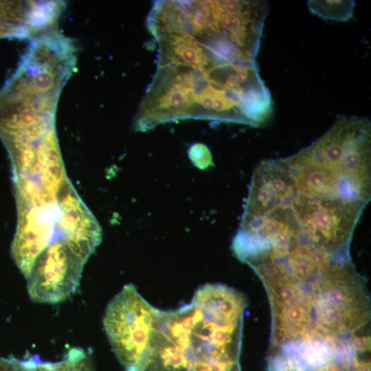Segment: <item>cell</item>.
<instances>
[{
	"instance_id": "1",
	"label": "cell",
	"mask_w": 371,
	"mask_h": 371,
	"mask_svg": "<svg viewBox=\"0 0 371 371\" xmlns=\"http://www.w3.org/2000/svg\"><path fill=\"white\" fill-rule=\"evenodd\" d=\"M246 306L240 291L206 284L190 303L159 310L144 371H241Z\"/></svg>"
},
{
	"instance_id": "6",
	"label": "cell",
	"mask_w": 371,
	"mask_h": 371,
	"mask_svg": "<svg viewBox=\"0 0 371 371\" xmlns=\"http://www.w3.org/2000/svg\"><path fill=\"white\" fill-rule=\"evenodd\" d=\"M159 310L148 303L132 284H126L108 304L104 328L126 371H144Z\"/></svg>"
},
{
	"instance_id": "9",
	"label": "cell",
	"mask_w": 371,
	"mask_h": 371,
	"mask_svg": "<svg viewBox=\"0 0 371 371\" xmlns=\"http://www.w3.org/2000/svg\"><path fill=\"white\" fill-rule=\"evenodd\" d=\"M56 201L58 235L85 264L100 243V227L69 179L60 188Z\"/></svg>"
},
{
	"instance_id": "5",
	"label": "cell",
	"mask_w": 371,
	"mask_h": 371,
	"mask_svg": "<svg viewBox=\"0 0 371 371\" xmlns=\"http://www.w3.org/2000/svg\"><path fill=\"white\" fill-rule=\"evenodd\" d=\"M370 337L344 339L313 333L269 348L268 371H370Z\"/></svg>"
},
{
	"instance_id": "11",
	"label": "cell",
	"mask_w": 371,
	"mask_h": 371,
	"mask_svg": "<svg viewBox=\"0 0 371 371\" xmlns=\"http://www.w3.org/2000/svg\"><path fill=\"white\" fill-rule=\"evenodd\" d=\"M154 34L159 37L162 65H180L203 69L221 65L215 62L207 50L193 37L174 33Z\"/></svg>"
},
{
	"instance_id": "4",
	"label": "cell",
	"mask_w": 371,
	"mask_h": 371,
	"mask_svg": "<svg viewBox=\"0 0 371 371\" xmlns=\"http://www.w3.org/2000/svg\"><path fill=\"white\" fill-rule=\"evenodd\" d=\"M305 284L316 328L339 339L370 335L366 280L352 259L335 263Z\"/></svg>"
},
{
	"instance_id": "7",
	"label": "cell",
	"mask_w": 371,
	"mask_h": 371,
	"mask_svg": "<svg viewBox=\"0 0 371 371\" xmlns=\"http://www.w3.org/2000/svg\"><path fill=\"white\" fill-rule=\"evenodd\" d=\"M85 264L57 236L36 259L25 277L30 298L55 304L76 290Z\"/></svg>"
},
{
	"instance_id": "2",
	"label": "cell",
	"mask_w": 371,
	"mask_h": 371,
	"mask_svg": "<svg viewBox=\"0 0 371 371\" xmlns=\"http://www.w3.org/2000/svg\"><path fill=\"white\" fill-rule=\"evenodd\" d=\"M251 186L256 210L295 248L351 258L352 235L368 202L327 187L293 182L280 159L258 164Z\"/></svg>"
},
{
	"instance_id": "3",
	"label": "cell",
	"mask_w": 371,
	"mask_h": 371,
	"mask_svg": "<svg viewBox=\"0 0 371 371\" xmlns=\"http://www.w3.org/2000/svg\"><path fill=\"white\" fill-rule=\"evenodd\" d=\"M69 78L64 69L48 62L20 63L0 91V137L10 159L34 156L55 128L58 97Z\"/></svg>"
},
{
	"instance_id": "12",
	"label": "cell",
	"mask_w": 371,
	"mask_h": 371,
	"mask_svg": "<svg viewBox=\"0 0 371 371\" xmlns=\"http://www.w3.org/2000/svg\"><path fill=\"white\" fill-rule=\"evenodd\" d=\"M38 371H93L91 357L80 348H73L58 362H42L36 357Z\"/></svg>"
},
{
	"instance_id": "13",
	"label": "cell",
	"mask_w": 371,
	"mask_h": 371,
	"mask_svg": "<svg viewBox=\"0 0 371 371\" xmlns=\"http://www.w3.org/2000/svg\"><path fill=\"white\" fill-rule=\"evenodd\" d=\"M310 11L325 19L345 21L352 16L354 1H308Z\"/></svg>"
},
{
	"instance_id": "8",
	"label": "cell",
	"mask_w": 371,
	"mask_h": 371,
	"mask_svg": "<svg viewBox=\"0 0 371 371\" xmlns=\"http://www.w3.org/2000/svg\"><path fill=\"white\" fill-rule=\"evenodd\" d=\"M16 205L17 225L11 252L26 277L37 257L58 236L59 210L57 203Z\"/></svg>"
},
{
	"instance_id": "10",
	"label": "cell",
	"mask_w": 371,
	"mask_h": 371,
	"mask_svg": "<svg viewBox=\"0 0 371 371\" xmlns=\"http://www.w3.org/2000/svg\"><path fill=\"white\" fill-rule=\"evenodd\" d=\"M43 190L56 200L58 192L68 179L61 157L55 128L38 145L35 161L29 176Z\"/></svg>"
}]
</instances>
